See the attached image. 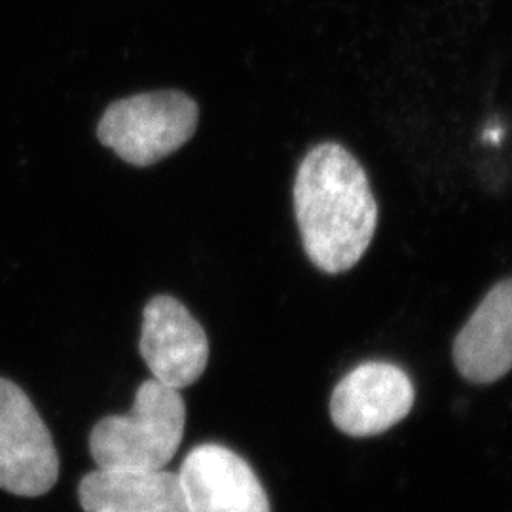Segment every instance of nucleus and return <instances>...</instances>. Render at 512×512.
Masks as SVG:
<instances>
[{"label":"nucleus","instance_id":"obj_5","mask_svg":"<svg viewBox=\"0 0 512 512\" xmlns=\"http://www.w3.org/2000/svg\"><path fill=\"white\" fill-rule=\"evenodd\" d=\"M414 397V385L403 368L372 361L353 368L336 385L330 416L349 437H374L403 421Z\"/></svg>","mask_w":512,"mask_h":512},{"label":"nucleus","instance_id":"obj_8","mask_svg":"<svg viewBox=\"0 0 512 512\" xmlns=\"http://www.w3.org/2000/svg\"><path fill=\"white\" fill-rule=\"evenodd\" d=\"M454 363L473 384H494L512 370V277L478 304L454 342Z\"/></svg>","mask_w":512,"mask_h":512},{"label":"nucleus","instance_id":"obj_4","mask_svg":"<svg viewBox=\"0 0 512 512\" xmlns=\"http://www.w3.org/2000/svg\"><path fill=\"white\" fill-rule=\"evenodd\" d=\"M59 459L54 440L31 399L0 378V490L38 497L54 488Z\"/></svg>","mask_w":512,"mask_h":512},{"label":"nucleus","instance_id":"obj_7","mask_svg":"<svg viewBox=\"0 0 512 512\" xmlns=\"http://www.w3.org/2000/svg\"><path fill=\"white\" fill-rule=\"evenodd\" d=\"M179 480L188 512H270V501L249 463L220 444L196 446Z\"/></svg>","mask_w":512,"mask_h":512},{"label":"nucleus","instance_id":"obj_1","mask_svg":"<svg viewBox=\"0 0 512 512\" xmlns=\"http://www.w3.org/2000/svg\"><path fill=\"white\" fill-rule=\"evenodd\" d=\"M294 213L313 266L325 274L351 270L366 253L378 205L363 165L346 148H311L294 179Z\"/></svg>","mask_w":512,"mask_h":512},{"label":"nucleus","instance_id":"obj_9","mask_svg":"<svg viewBox=\"0 0 512 512\" xmlns=\"http://www.w3.org/2000/svg\"><path fill=\"white\" fill-rule=\"evenodd\" d=\"M84 512H188L179 475L167 471H103L78 488Z\"/></svg>","mask_w":512,"mask_h":512},{"label":"nucleus","instance_id":"obj_6","mask_svg":"<svg viewBox=\"0 0 512 512\" xmlns=\"http://www.w3.org/2000/svg\"><path fill=\"white\" fill-rule=\"evenodd\" d=\"M139 349L154 380L179 391L200 380L209 361L205 330L171 296H156L148 302Z\"/></svg>","mask_w":512,"mask_h":512},{"label":"nucleus","instance_id":"obj_3","mask_svg":"<svg viewBox=\"0 0 512 512\" xmlns=\"http://www.w3.org/2000/svg\"><path fill=\"white\" fill-rule=\"evenodd\" d=\"M198 118L196 101L184 93H141L112 103L97 126V135L124 162L147 167L190 141Z\"/></svg>","mask_w":512,"mask_h":512},{"label":"nucleus","instance_id":"obj_2","mask_svg":"<svg viewBox=\"0 0 512 512\" xmlns=\"http://www.w3.org/2000/svg\"><path fill=\"white\" fill-rule=\"evenodd\" d=\"M186 406L179 389L147 380L126 416L93 427L90 452L103 471H162L183 440Z\"/></svg>","mask_w":512,"mask_h":512}]
</instances>
